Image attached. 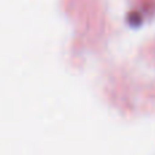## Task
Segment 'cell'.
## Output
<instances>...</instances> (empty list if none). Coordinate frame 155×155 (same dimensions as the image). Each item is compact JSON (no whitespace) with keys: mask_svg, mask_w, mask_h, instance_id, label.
Returning <instances> with one entry per match:
<instances>
[]
</instances>
